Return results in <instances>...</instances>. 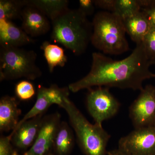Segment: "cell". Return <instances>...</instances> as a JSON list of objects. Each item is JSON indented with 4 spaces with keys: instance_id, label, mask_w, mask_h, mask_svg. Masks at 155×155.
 Masks as SVG:
<instances>
[{
    "instance_id": "6da1fadb",
    "label": "cell",
    "mask_w": 155,
    "mask_h": 155,
    "mask_svg": "<svg viewBox=\"0 0 155 155\" xmlns=\"http://www.w3.org/2000/svg\"><path fill=\"white\" fill-rule=\"evenodd\" d=\"M151 65L143 42L136 44L130 55L120 61H115L101 53L94 52L88 74L68 87L73 93L94 86L140 91L144 80L155 78V74L150 70Z\"/></svg>"
},
{
    "instance_id": "7a4b0ae2",
    "label": "cell",
    "mask_w": 155,
    "mask_h": 155,
    "mask_svg": "<svg viewBox=\"0 0 155 155\" xmlns=\"http://www.w3.org/2000/svg\"><path fill=\"white\" fill-rule=\"evenodd\" d=\"M51 38L72 51L82 54L91 42L92 23L78 9H68L51 21Z\"/></svg>"
},
{
    "instance_id": "3957f363",
    "label": "cell",
    "mask_w": 155,
    "mask_h": 155,
    "mask_svg": "<svg viewBox=\"0 0 155 155\" xmlns=\"http://www.w3.org/2000/svg\"><path fill=\"white\" fill-rule=\"evenodd\" d=\"M92 44L105 54L119 55L129 50L122 19L114 13L98 12L93 19Z\"/></svg>"
},
{
    "instance_id": "277c9868",
    "label": "cell",
    "mask_w": 155,
    "mask_h": 155,
    "mask_svg": "<svg viewBox=\"0 0 155 155\" xmlns=\"http://www.w3.org/2000/svg\"><path fill=\"white\" fill-rule=\"evenodd\" d=\"M66 110L75 131L78 145L85 155H107L110 136L102 126L92 124L68 98L60 106Z\"/></svg>"
},
{
    "instance_id": "5b68a950",
    "label": "cell",
    "mask_w": 155,
    "mask_h": 155,
    "mask_svg": "<svg viewBox=\"0 0 155 155\" xmlns=\"http://www.w3.org/2000/svg\"><path fill=\"white\" fill-rule=\"evenodd\" d=\"M37 54L21 48L0 47V80H14L24 78L34 80L42 72L37 65Z\"/></svg>"
},
{
    "instance_id": "8992f818",
    "label": "cell",
    "mask_w": 155,
    "mask_h": 155,
    "mask_svg": "<svg viewBox=\"0 0 155 155\" xmlns=\"http://www.w3.org/2000/svg\"><path fill=\"white\" fill-rule=\"evenodd\" d=\"M89 89L86 98L87 110L95 123L102 126L104 121L117 114L120 104L108 87H98L94 89Z\"/></svg>"
},
{
    "instance_id": "52a82bcc",
    "label": "cell",
    "mask_w": 155,
    "mask_h": 155,
    "mask_svg": "<svg viewBox=\"0 0 155 155\" xmlns=\"http://www.w3.org/2000/svg\"><path fill=\"white\" fill-rule=\"evenodd\" d=\"M119 149L130 155H155V125L135 128L119 140Z\"/></svg>"
},
{
    "instance_id": "ba28073f",
    "label": "cell",
    "mask_w": 155,
    "mask_h": 155,
    "mask_svg": "<svg viewBox=\"0 0 155 155\" xmlns=\"http://www.w3.org/2000/svg\"><path fill=\"white\" fill-rule=\"evenodd\" d=\"M129 116L135 128L154 125L155 87L147 85L129 108Z\"/></svg>"
},
{
    "instance_id": "9c48e42d",
    "label": "cell",
    "mask_w": 155,
    "mask_h": 155,
    "mask_svg": "<svg viewBox=\"0 0 155 155\" xmlns=\"http://www.w3.org/2000/svg\"><path fill=\"white\" fill-rule=\"evenodd\" d=\"M69 91L68 87H60L55 84H51L49 87H39L34 105L19 121L16 127L26 120L40 114H44L53 104L61 105L66 99L69 98Z\"/></svg>"
},
{
    "instance_id": "30bf717a",
    "label": "cell",
    "mask_w": 155,
    "mask_h": 155,
    "mask_svg": "<svg viewBox=\"0 0 155 155\" xmlns=\"http://www.w3.org/2000/svg\"><path fill=\"white\" fill-rule=\"evenodd\" d=\"M61 115L58 113L45 116L36 140L22 155L49 154L61 122Z\"/></svg>"
},
{
    "instance_id": "8fae6325",
    "label": "cell",
    "mask_w": 155,
    "mask_h": 155,
    "mask_svg": "<svg viewBox=\"0 0 155 155\" xmlns=\"http://www.w3.org/2000/svg\"><path fill=\"white\" fill-rule=\"evenodd\" d=\"M44 116L40 114L26 120L12 131L11 142L15 148L25 150L31 147L37 138Z\"/></svg>"
},
{
    "instance_id": "7c38bea8",
    "label": "cell",
    "mask_w": 155,
    "mask_h": 155,
    "mask_svg": "<svg viewBox=\"0 0 155 155\" xmlns=\"http://www.w3.org/2000/svg\"><path fill=\"white\" fill-rule=\"evenodd\" d=\"M21 28L31 37L44 35L51 28L49 19L35 8L25 6L22 13Z\"/></svg>"
},
{
    "instance_id": "4fadbf2b",
    "label": "cell",
    "mask_w": 155,
    "mask_h": 155,
    "mask_svg": "<svg viewBox=\"0 0 155 155\" xmlns=\"http://www.w3.org/2000/svg\"><path fill=\"white\" fill-rule=\"evenodd\" d=\"M35 41L12 21L0 20V47L21 48Z\"/></svg>"
},
{
    "instance_id": "5bb4252c",
    "label": "cell",
    "mask_w": 155,
    "mask_h": 155,
    "mask_svg": "<svg viewBox=\"0 0 155 155\" xmlns=\"http://www.w3.org/2000/svg\"><path fill=\"white\" fill-rule=\"evenodd\" d=\"M21 110L14 97L5 96L0 100V130L1 132L13 131L19 122Z\"/></svg>"
},
{
    "instance_id": "9a60e30c",
    "label": "cell",
    "mask_w": 155,
    "mask_h": 155,
    "mask_svg": "<svg viewBox=\"0 0 155 155\" xmlns=\"http://www.w3.org/2000/svg\"><path fill=\"white\" fill-rule=\"evenodd\" d=\"M122 20L126 33L136 44L142 42L151 27L141 11Z\"/></svg>"
},
{
    "instance_id": "2e32d148",
    "label": "cell",
    "mask_w": 155,
    "mask_h": 155,
    "mask_svg": "<svg viewBox=\"0 0 155 155\" xmlns=\"http://www.w3.org/2000/svg\"><path fill=\"white\" fill-rule=\"evenodd\" d=\"M25 6L35 8L51 21L54 20L68 9L67 0H24Z\"/></svg>"
},
{
    "instance_id": "e0dca14e",
    "label": "cell",
    "mask_w": 155,
    "mask_h": 155,
    "mask_svg": "<svg viewBox=\"0 0 155 155\" xmlns=\"http://www.w3.org/2000/svg\"><path fill=\"white\" fill-rule=\"evenodd\" d=\"M74 135L67 122H61L57 131L53 149L57 155H69L74 144Z\"/></svg>"
},
{
    "instance_id": "ac0fdd59",
    "label": "cell",
    "mask_w": 155,
    "mask_h": 155,
    "mask_svg": "<svg viewBox=\"0 0 155 155\" xmlns=\"http://www.w3.org/2000/svg\"><path fill=\"white\" fill-rule=\"evenodd\" d=\"M41 49L44 52L49 70L51 73L54 72L56 67H63L67 62V57L63 48L58 45L45 41L41 46Z\"/></svg>"
},
{
    "instance_id": "d6986e66",
    "label": "cell",
    "mask_w": 155,
    "mask_h": 155,
    "mask_svg": "<svg viewBox=\"0 0 155 155\" xmlns=\"http://www.w3.org/2000/svg\"><path fill=\"white\" fill-rule=\"evenodd\" d=\"M25 7L24 0H1L0 20L12 21L22 19V11Z\"/></svg>"
},
{
    "instance_id": "ffe728a7",
    "label": "cell",
    "mask_w": 155,
    "mask_h": 155,
    "mask_svg": "<svg viewBox=\"0 0 155 155\" xmlns=\"http://www.w3.org/2000/svg\"><path fill=\"white\" fill-rule=\"evenodd\" d=\"M141 11L139 0H115L113 13L122 19L130 17Z\"/></svg>"
},
{
    "instance_id": "44dd1931",
    "label": "cell",
    "mask_w": 155,
    "mask_h": 155,
    "mask_svg": "<svg viewBox=\"0 0 155 155\" xmlns=\"http://www.w3.org/2000/svg\"><path fill=\"white\" fill-rule=\"evenodd\" d=\"M15 93L19 99L26 101L31 99L35 94V91L31 82L28 81L23 80L16 84Z\"/></svg>"
},
{
    "instance_id": "7402d4cb",
    "label": "cell",
    "mask_w": 155,
    "mask_h": 155,
    "mask_svg": "<svg viewBox=\"0 0 155 155\" xmlns=\"http://www.w3.org/2000/svg\"><path fill=\"white\" fill-rule=\"evenodd\" d=\"M143 43L147 55L151 63L155 58V27H151L145 36Z\"/></svg>"
},
{
    "instance_id": "603a6c76",
    "label": "cell",
    "mask_w": 155,
    "mask_h": 155,
    "mask_svg": "<svg viewBox=\"0 0 155 155\" xmlns=\"http://www.w3.org/2000/svg\"><path fill=\"white\" fill-rule=\"evenodd\" d=\"M141 11L146 17L151 27H155V0H143Z\"/></svg>"
},
{
    "instance_id": "cb8c5ba5",
    "label": "cell",
    "mask_w": 155,
    "mask_h": 155,
    "mask_svg": "<svg viewBox=\"0 0 155 155\" xmlns=\"http://www.w3.org/2000/svg\"><path fill=\"white\" fill-rule=\"evenodd\" d=\"M11 134L8 136H2L0 138V155H19L13 147L11 142Z\"/></svg>"
},
{
    "instance_id": "d4e9b609",
    "label": "cell",
    "mask_w": 155,
    "mask_h": 155,
    "mask_svg": "<svg viewBox=\"0 0 155 155\" xmlns=\"http://www.w3.org/2000/svg\"><path fill=\"white\" fill-rule=\"evenodd\" d=\"M78 9L81 13L87 17L94 14L95 10L94 0H80Z\"/></svg>"
},
{
    "instance_id": "484cf974",
    "label": "cell",
    "mask_w": 155,
    "mask_h": 155,
    "mask_svg": "<svg viewBox=\"0 0 155 155\" xmlns=\"http://www.w3.org/2000/svg\"><path fill=\"white\" fill-rule=\"evenodd\" d=\"M95 5L104 11L114 13L115 0H94Z\"/></svg>"
},
{
    "instance_id": "4316f807",
    "label": "cell",
    "mask_w": 155,
    "mask_h": 155,
    "mask_svg": "<svg viewBox=\"0 0 155 155\" xmlns=\"http://www.w3.org/2000/svg\"><path fill=\"white\" fill-rule=\"evenodd\" d=\"M107 155H130L119 149L112 150L107 152Z\"/></svg>"
},
{
    "instance_id": "83f0119b",
    "label": "cell",
    "mask_w": 155,
    "mask_h": 155,
    "mask_svg": "<svg viewBox=\"0 0 155 155\" xmlns=\"http://www.w3.org/2000/svg\"><path fill=\"white\" fill-rule=\"evenodd\" d=\"M152 64H155V58L151 62Z\"/></svg>"
},
{
    "instance_id": "f1b7e54d",
    "label": "cell",
    "mask_w": 155,
    "mask_h": 155,
    "mask_svg": "<svg viewBox=\"0 0 155 155\" xmlns=\"http://www.w3.org/2000/svg\"><path fill=\"white\" fill-rule=\"evenodd\" d=\"M48 155H53L52 154H51L50 153Z\"/></svg>"
},
{
    "instance_id": "f546056e",
    "label": "cell",
    "mask_w": 155,
    "mask_h": 155,
    "mask_svg": "<svg viewBox=\"0 0 155 155\" xmlns=\"http://www.w3.org/2000/svg\"><path fill=\"white\" fill-rule=\"evenodd\" d=\"M154 125H155V123H154Z\"/></svg>"
}]
</instances>
